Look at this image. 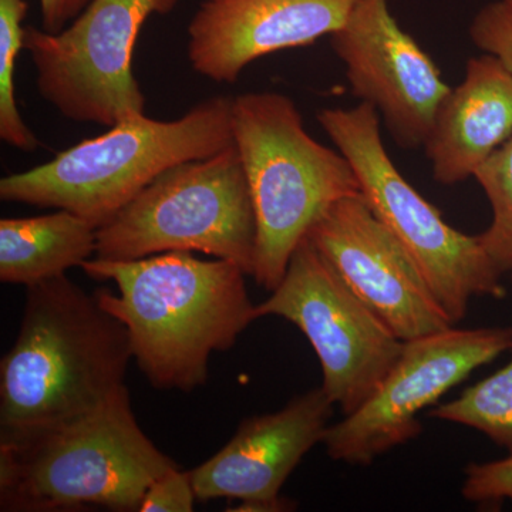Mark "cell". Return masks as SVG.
I'll return each mask as SVG.
<instances>
[{
  "label": "cell",
  "mask_w": 512,
  "mask_h": 512,
  "mask_svg": "<svg viewBox=\"0 0 512 512\" xmlns=\"http://www.w3.org/2000/svg\"><path fill=\"white\" fill-rule=\"evenodd\" d=\"M80 268L116 285L117 293L100 288L94 295L126 326L138 369L160 390L201 387L211 356L234 348L258 319L247 272L227 259L173 251L131 261L94 256Z\"/></svg>",
  "instance_id": "obj_1"
},
{
  "label": "cell",
  "mask_w": 512,
  "mask_h": 512,
  "mask_svg": "<svg viewBox=\"0 0 512 512\" xmlns=\"http://www.w3.org/2000/svg\"><path fill=\"white\" fill-rule=\"evenodd\" d=\"M126 326L67 275L26 288L18 336L0 362V447L32 443L126 386Z\"/></svg>",
  "instance_id": "obj_2"
},
{
  "label": "cell",
  "mask_w": 512,
  "mask_h": 512,
  "mask_svg": "<svg viewBox=\"0 0 512 512\" xmlns=\"http://www.w3.org/2000/svg\"><path fill=\"white\" fill-rule=\"evenodd\" d=\"M231 106V97L217 96L177 120L131 117L45 164L6 175L0 198L70 211L99 229L168 168L232 146Z\"/></svg>",
  "instance_id": "obj_3"
},
{
  "label": "cell",
  "mask_w": 512,
  "mask_h": 512,
  "mask_svg": "<svg viewBox=\"0 0 512 512\" xmlns=\"http://www.w3.org/2000/svg\"><path fill=\"white\" fill-rule=\"evenodd\" d=\"M231 123L256 217L251 276L272 292L319 218L362 191L348 158L306 131L291 97L274 92L232 97Z\"/></svg>",
  "instance_id": "obj_4"
},
{
  "label": "cell",
  "mask_w": 512,
  "mask_h": 512,
  "mask_svg": "<svg viewBox=\"0 0 512 512\" xmlns=\"http://www.w3.org/2000/svg\"><path fill=\"white\" fill-rule=\"evenodd\" d=\"M177 467L141 429L123 386L32 443L0 447L2 510L138 511L150 484Z\"/></svg>",
  "instance_id": "obj_5"
},
{
  "label": "cell",
  "mask_w": 512,
  "mask_h": 512,
  "mask_svg": "<svg viewBox=\"0 0 512 512\" xmlns=\"http://www.w3.org/2000/svg\"><path fill=\"white\" fill-rule=\"evenodd\" d=\"M173 251L201 252L254 272L255 210L235 144L158 175L97 229L94 256L131 261Z\"/></svg>",
  "instance_id": "obj_6"
},
{
  "label": "cell",
  "mask_w": 512,
  "mask_h": 512,
  "mask_svg": "<svg viewBox=\"0 0 512 512\" xmlns=\"http://www.w3.org/2000/svg\"><path fill=\"white\" fill-rule=\"evenodd\" d=\"M318 121L352 164L367 204L412 256L454 325L466 318L476 296L504 298L503 274L478 235L448 225L397 170L384 147L375 107L360 101L353 109H323Z\"/></svg>",
  "instance_id": "obj_7"
},
{
  "label": "cell",
  "mask_w": 512,
  "mask_h": 512,
  "mask_svg": "<svg viewBox=\"0 0 512 512\" xmlns=\"http://www.w3.org/2000/svg\"><path fill=\"white\" fill-rule=\"evenodd\" d=\"M180 0H92L62 32L26 26L23 49L40 96L66 119L113 127L146 114L133 72L134 46L146 20Z\"/></svg>",
  "instance_id": "obj_8"
},
{
  "label": "cell",
  "mask_w": 512,
  "mask_h": 512,
  "mask_svg": "<svg viewBox=\"0 0 512 512\" xmlns=\"http://www.w3.org/2000/svg\"><path fill=\"white\" fill-rule=\"evenodd\" d=\"M256 316L291 322L311 343L322 389L343 416L372 396L403 349V340L360 301L308 238L293 252L281 284Z\"/></svg>",
  "instance_id": "obj_9"
},
{
  "label": "cell",
  "mask_w": 512,
  "mask_h": 512,
  "mask_svg": "<svg viewBox=\"0 0 512 512\" xmlns=\"http://www.w3.org/2000/svg\"><path fill=\"white\" fill-rule=\"evenodd\" d=\"M512 349V328H451L403 343L402 353L372 396L355 412L329 424L323 437L335 461L367 466L421 433L417 416Z\"/></svg>",
  "instance_id": "obj_10"
},
{
  "label": "cell",
  "mask_w": 512,
  "mask_h": 512,
  "mask_svg": "<svg viewBox=\"0 0 512 512\" xmlns=\"http://www.w3.org/2000/svg\"><path fill=\"white\" fill-rule=\"evenodd\" d=\"M306 238L403 342L454 326L419 266L362 194L333 204Z\"/></svg>",
  "instance_id": "obj_11"
},
{
  "label": "cell",
  "mask_w": 512,
  "mask_h": 512,
  "mask_svg": "<svg viewBox=\"0 0 512 512\" xmlns=\"http://www.w3.org/2000/svg\"><path fill=\"white\" fill-rule=\"evenodd\" d=\"M330 43L345 64L353 96L375 107L400 146H423L451 87L423 47L400 28L389 2L359 0Z\"/></svg>",
  "instance_id": "obj_12"
},
{
  "label": "cell",
  "mask_w": 512,
  "mask_h": 512,
  "mask_svg": "<svg viewBox=\"0 0 512 512\" xmlns=\"http://www.w3.org/2000/svg\"><path fill=\"white\" fill-rule=\"evenodd\" d=\"M333 404L322 387L299 394L284 409L248 417L234 437L191 470L197 500H238L234 511L293 510L281 497L285 481L303 457L322 443Z\"/></svg>",
  "instance_id": "obj_13"
},
{
  "label": "cell",
  "mask_w": 512,
  "mask_h": 512,
  "mask_svg": "<svg viewBox=\"0 0 512 512\" xmlns=\"http://www.w3.org/2000/svg\"><path fill=\"white\" fill-rule=\"evenodd\" d=\"M359 0H202L188 25L192 69L215 83H237L266 55L308 46L338 32Z\"/></svg>",
  "instance_id": "obj_14"
},
{
  "label": "cell",
  "mask_w": 512,
  "mask_h": 512,
  "mask_svg": "<svg viewBox=\"0 0 512 512\" xmlns=\"http://www.w3.org/2000/svg\"><path fill=\"white\" fill-rule=\"evenodd\" d=\"M512 136V74L497 57H471L441 101L424 141L434 180L463 183Z\"/></svg>",
  "instance_id": "obj_15"
},
{
  "label": "cell",
  "mask_w": 512,
  "mask_h": 512,
  "mask_svg": "<svg viewBox=\"0 0 512 512\" xmlns=\"http://www.w3.org/2000/svg\"><path fill=\"white\" fill-rule=\"evenodd\" d=\"M97 228L66 210L0 220V281L29 286L59 278L96 255Z\"/></svg>",
  "instance_id": "obj_16"
},
{
  "label": "cell",
  "mask_w": 512,
  "mask_h": 512,
  "mask_svg": "<svg viewBox=\"0 0 512 512\" xmlns=\"http://www.w3.org/2000/svg\"><path fill=\"white\" fill-rule=\"evenodd\" d=\"M429 416L481 431L512 453V356L503 369L468 387L453 402L436 404Z\"/></svg>",
  "instance_id": "obj_17"
},
{
  "label": "cell",
  "mask_w": 512,
  "mask_h": 512,
  "mask_svg": "<svg viewBox=\"0 0 512 512\" xmlns=\"http://www.w3.org/2000/svg\"><path fill=\"white\" fill-rule=\"evenodd\" d=\"M26 13V0H0V138L9 146L33 153L40 143L23 121L15 96V69L23 49Z\"/></svg>",
  "instance_id": "obj_18"
},
{
  "label": "cell",
  "mask_w": 512,
  "mask_h": 512,
  "mask_svg": "<svg viewBox=\"0 0 512 512\" xmlns=\"http://www.w3.org/2000/svg\"><path fill=\"white\" fill-rule=\"evenodd\" d=\"M474 178L493 210V220L478 235L501 274L512 271V136L478 168Z\"/></svg>",
  "instance_id": "obj_19"
},
{
  "label": "cell",
  "mask_w": 512,
  "mask_h": 512,
  "mask_svg": "<svg viewBox=\"0 0 512 512\" xmlns=\"http://www.w3.org/2000/svg\"><path fill=\"white\" fill-rule=\"evenodd\" d=\"M474 45L493 55L512 74V3L508 0L488 3L474 16L470 26Z\"/></svg>",
  "instance_id": "obj_20"
},
{
  "label": "cell",
  "mask_w": 512,
  "mask_h": 512,
  "mask_svg": "<svg viewBox=\"0 0 512 512\" xmlns=\"http://www.w3.org/2000/svg\"><path fill=\"white\" fill-rule=\"evenodd\" d=\"M461 494L471 503H512V454L503 460L468 464Z\"/></svg>",
  "instance_id": "obj_21"
},
{
  "label": "cell",
  "mask_w": 512,
  "mask_h": 512,
  "mask_svg": "<svg viewBox=\"0 0 512 512\" xmlns=\"http://www.w3.org/2000/svg\"><path fill=\"white\" fill-rule=\"evenodd\" d=\"M195 495L191 471L180 467L156 478L147 488L141 501L140 512H191Z\"/></svg>",
  "instance_id": "obj_22"
},
{
  "label": "cell",
  "mask_w": 512,
  "mask_h": 512,
  "mask_svg": "<svg viewBox=\"0 0 512 512\" xmlns=\"http://www.w3.org/2000/svg\"><path fill=\"white\" fill-rule=\"evenodd\" d=\"M92 0H39L42 29L47 33L62 32Z\"/></svg>",
  "instance_id": "obj_23"
},
{
  "label": "cell",
  "mask_w": 512,
  "mask_h": 512,
  "mask_svg": "<svg viewBox=\"0 0 512 512\" xmlns=\"http://www.w3.org/2000/svg\"><path fill=\"white\" fill-rule=\"evenodd\" d=\"M510 274H511V279H512V271L510 272Z\"/></svg>",
  "instance_id": "obj_24"
},
{
  "label": "cell",
  "mask_w": 512,
  "mask_h": 512,
  "mask_svg": "<svg viewBox=\"0 0 512 512\" xmlns=\"http://www.w3.org/2000/svg\"><path fill=\"white\" fill-rule=\"evenodd\" d=\"M508 2H511V3H512V0H508Z\"/></svg>",
  "instance_id": "obj_25"
}]
</instances>
